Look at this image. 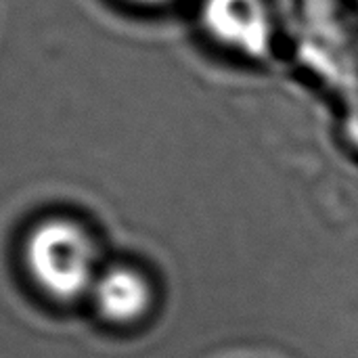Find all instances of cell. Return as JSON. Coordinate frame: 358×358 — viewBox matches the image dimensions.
<instances>
[{
	"label": "cell",
	"instance_id": "cell-1",
	"mask_svg": "<svg viewBox=\"0 0 358 358\" xmlns=\"http://www.w3.org/2000/svg\"><path fill=\"white\" fill-rule=\"evenodd\" d=\"M25 264L34 281L61 302L90 294L99 275L90 237L67 218H48L31 229L25 241Z\"/></svg>",
	"mask_w": 358,
	"mask_h": 358
},
{
	"label": "cell",
	"instance_id": "cell-2",
	"mask_svg": "<svg viewBox=\"0 0 358 358\" xmlns=\"http://www.w3.org/2000/svg\"><path fill=\"white\" fill-rule=\"evenodd\" d=\"M206 31L224 48L256 59L271 48L273 8L268 0H203Z\"/></svg>",
	"mask_w": 358,
	"mask_h": 358
},
{
	"label": "cell",
	"instance_id": "cell-3",
	"mask_svg": "<svg viewBox=\"0 0 358 358\" xmlns=\"http://www.w3.org/2000/svg\"><path fill=\"white\" fill-rule=\"evenodd\" d=\"M90 296L101 317L111 323H132L149 308L147 281L132 268L111 266L96 275Z\"/></svg>",
	"mask_w": 358,
	"mask_h": 358
},
{
	"label": "cell",
	"instance_id": "cell-4",
	"mask_svg": "<svg viewBox=\"0 0 358 358\" xmlns=\"http://www.w3.org/2000/svg\"><path fill=\"white\" fill-rule=\"evenodd\" d=\"M132 4H143V6H162V4H170L174 0H130Z\"/></svg>",
	"mask_w": 358,
	"mask_h": 358
}]
</instances>
